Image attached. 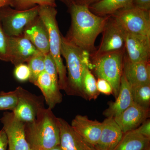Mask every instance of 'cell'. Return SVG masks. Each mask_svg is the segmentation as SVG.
I'll return each mask as SVG.
<instances>
[{"label":"cell","mask_w":150,"mask_h":150,"mask_svg":"<svg viewBox=\"0 0 150 150\" xmlns=\"http://www.w3.org/2000/svg\"><path fill=\"white\" fill-rule=\"evenodd\" d=\"M69 7L71 25L66 38L83 51L93 54L96 50V38L103 31L110 16L96 15L92 12L88 6L74 2Z\"/></svg>","instance_id":"6da1fadb"},{"label":"cell","mask_w":150,"mask_h":150,"mask_svg":"<svg viewBox=\"0 0 150 150\" xmlns=\"http://www.w3.org/2000/svg\"><path fill=\"white\" fill-rule=\"evenodd\" d=\"M51 110L42 108L34 121L25 123V138L31 150H49L60 145L58 118Z\"/></svg>","instance_id":"7a4b0ae2"},{"label":"cell","mask_w":150,"mask_h":150,"mask_svg":"<svg viewBox=\"0 0 150 150\" xmlns=\"http://www.w3.org/2000/svg\"><path fill=\"white\" fill-rule=\"evenodd\" d=\"M61 54L67 62L68 71L66 91L71 95L84 98L82 80L86 59L89 54L61 35Z\"/></svg>","instance_id":"3957f363"},{"label":"cell","mask_w":150,"mask_h":150,"mask_svg":"<svg viewBox=\"0 0 150 150\" xmlns=\"http://www.w3.org/2000/svg\"><path fill=\"white\" fill-rule=\"evenodd\" d=\"M39 6V16L46 25L49 35V53L56 64L60 90L66 91L67 86V70L62 58L61 34L56 20L57 11L54 7Z\"/></svg>","instance_id":"277c9868"},{"label":"cell","mask_w":150,"mask_h":150,"mask_svg":"<svg viewBox=\"0 0 150 150\" xmlns=\"http://www.w3.org/2000/svg\"><path fill=\"white\" fill-rule=\"evenodd\" d=\"M125 49L93 58L92 66L98 78L104 79L112 86L115 98L118 96L121 76Z\"/></svg>","instance_id":"5b68a950"},{"label":"cell","mask_w":150,"mask_h":150,"mask_svg":"<svg viewBox=\"0 0 150 150\" xmlns=\"http://www.w3.org/2000/svg\"><path fill=\"white\" fill-rule=\"evenodd\" d=\"M38 6L25 10L9 6L0 8V21L6 35L9 37L22 35L26 25L38 16Z\"/></svg>","instance_id":"8992f818"},{"label":"cell","mask_w":150,"mask_h":150,"mask_svg":"<svg viewBox=\"0 0 150 150\" xmlns=\"http://www.w3.org/2000/svg\"><path fill=\"white\" fill-rule=\"evenodd\" d=\"M111 16L126 32L150 38V11L131 6L119 10Z\"/></svg>","instance_id":"52a82bcc"},{"label":"cell","mask_w":150,"mask_h":150,"mask_svg":"<svg viewBox=\"0 0 150 150\" xmlns=\"http://www.w3.org/2000/svg\"><path fill=\"white\" fill-rule=\"evenodd\" d=\"M103 32L99 48L92 54V58L125 49L126 31L111 16Z\"/></svg>","instance_id":"ba28073f"},{"label":"cell","mask_w":150,"mask_h":150,"mask_svg":"<svg viewBox=\"0 0 150 150\" xmlns=\"http://www.w3.org/2000/svg\"><path fill=\"white\" fill-rule=\"evenodd\" d=\"M7 138L9 150H31L25 138V123L16 117L12 111L4 112L1 119Z\"/></svg>","instance_id":"9c48e42d"},{"label":"cell","mask_w":150,"mask_h":150,"mask_svg":"<svg viewBox=\"0 0 150 150\" xmlns=\"http://www.w3.org/2000/svg\"><path fill=\"white\" fill-rule=\"evenodd\" d=\"M16 90L17 102L12 112L16 117L22 122H32L36 118L39 110L44 107L43 101L40 98L21 87H18Z\"/></svg>","instance_id":"30bf717a"},{"label":"cell","mask_w":150,"mask_h":150,"mask_svg":"<svg viewBox=\"0 0 150 150\" xmlns=\"http://www.w3.org/2000/svg\"><path fill=\"white\" fill-rule=\"evenodd\" d=\"M38 51L30 41L21 35L8 36V62L15 67L27 63Z\"/></svg>","instance_id":"8fae6325"},{"label":"cell","mask_w":150,"mask_h":150,"mask_svg":"<svg viewBox=\"0 0 150 150\" xmlns=\"http://www.w3.org/2000/svg\"><path fill=\"white\" fill-rule=\"evenodd\" d=\"M150 116L149 108L140 106L134 103L114 118L123 134L137 129Z\"/></svg>","instance_id":"7c38bea8"},{"label":"cell","mask_w":150,"mask_h":150,"mask_svg":"<svg viewBox=\"0 0 150 150\" xmlns=\"http://www.w3.org/2000/svg\"><path fill=\"white\" fill-rule=\"evenodd\" d=\"M60 129V146L63 150H96L95 146L84 139L63 118H58Z\"/></svg>","instance_id":"4fadbf2b"},{"label":"cell","mask_w":150,"mask_h":150,"mask_svg":"<svg viewBox=\"0 0 150 150\" xmlns=\"http://www.w3.org/2000/svg\"><path fill=\"white\" fill-rule=\"evenodd\" d=\"M23 35L44 55L49 53L48 30L39 15L26 25Z\"/></svg>","instance_id":"5bb4252c"},{"label":"cell","mask_w":150,"mask_h":150,"mask_svg":"<svg viewBox=\"0 0 150 150\" xmlns=\"http://www.w3.org/2000/svg\"><path fill=\"white\" fill-rule=\"evenodd\" d=\"M132 62L150 61V38L126 32L125 48Z\"/></svg>","instance_id":"9a60e30c"},{"label":"cell","mask_w":150,"mask_h":150,"mask_svg":"<svg viewBox=\"0 0 150 150\" xmlns=\"http://www.w3.org/2000/svg\"><path fill=\"white\" fill-rule=\"evenodd\" d=\"M71 125L87 142L96 146L102 130V123L91 120L86 115H78L72 121Z\"/></svg>","instance_id":"2e32d148"},{"label":"cell","mask_w":150,"mask_h":150,"mask_svg":"<svg viewBox=\"0 0 150 150\" xmlns=\"http://www.w3.org/2000/svg\"><path fill=\"white\" fill-rule=\"evenodd\" d=\"M123 72L131 86L150 84V61L132 62L124 55Z\"/></svg>","instance_id":"e0dca14e"},{"label":"cell","mask_w":150,"mask_h":150,"mask_svg":"<svg viewBox=\"0 0 150 150\" xmlns=\"http://www.w3.org/2000/svg\"><path fill=\"white\" fill-rule=\"evenodd\" d=\"M134 103L131 85L123 72L118 96L115 101L109 103V107L104 110L103 115L106 118H115Z\"/></svg>","instance_id":"ac0fdd59"},{"label":"cell","mask_w":150,"mask_h":150,"mask_svg":"<svg viewBox=\"0 0 150 150\" xmlns=\"http://www.w3.org/2000/svg\"><path fill=\"white\" fill-rule=\"evenodd\" d=\"M102 123L100 137L96 147L101 150H113L121 141L123 133L112 117L106 118Z\"/></svg>","instance_id":"d6986e66"},{"label":"cell","mask_w":150,"mask_h":150,"mask_svg":"<svg viewBox=\"0 0 150 150\" xmlns=\"http://www.w3.org/2000/svg\"><path fill=\"white\" fill-rule=\"evenodd\" d=\"M33 84L40 89L48 108L52 109L62 101V95L59 85L44 71L38 77Z\"/></svg>","instance_id":"ffe728a7"},{"label":"cell","mask_w":150,"mask_h":150,"mask_svg":"<svg viewBox=\"0 0 150 150\" xmlns=\"http://www.w3.org/2000/svg\"><path fill=\"white\" fill-rule=\"evenodd\" d=\"M150 138L145 137L136 130L123 134L113 150H145L150 146Z\"/></svg>","instance_id":"44dd1931"},{"label":"cell","mask_w":150,"mask_h":150,"mask_svg":"<svg viewBox=\"0 0 150 150\" xmlns=\"http://www.w3.org/2000/svg\"><path fill=\"white\" fill-rule=\"evenodd\" d=\"M133 0H100L88 8L92 12L100 16H111L122 9L132 6Z\"/></svg>","instance_id":"7402d4cb"},{"label":"cell","mask_w":150,"mask_h":150,"mask_svg":"<svg viewBox=\"0 0 150 150\" xmlns=\"http://www.w3.org/2000/svg\"><path fill=\"white\" fill-rule=\"evenodd\" d=\"M90 64L88 56L85 63L82 87L85 98L89 100L96 99L100 94L97 88L96 80L90 70Z\"/></svg>","instance_id":"603a6c76"},{"label":"cell","mask_w":150,"mask_h":150,"mask_svg":"<svg viewBox=\"0 0 150 150\" xmlns=\"http://www.w3.org/2000/svg\"><path fill=\"white\" fill-rule=\"evenodd\" d=\"M134 103L142 107L149 108L150 84L131 86Z\"/></svg>","instance_id":"cb8c5ba5"},{"label":"cell","mask_w":150,"mask_h":150,"mask_svg":"<svg viewBox=\"0 0 150 150\" xmlns=\"http://www.w3.org/2000/svg\"><path fill=\"white\" fill-rule=\"evenodd\" d=\"M27 63L30 71L29 81L34 84L39 75L45 71L44 54L38 51L29 59Z\"/></svg>","instance_id":"d4e9b609"},{"label":"cell","mask_w":150,"mask_h":150,"mask_svg":"<svg viewBox=\"0 0 150 150\" xmlns=\"http://www.w3.org/2000/svg\"><path fill=\"white\" fill-rule=\"evenodd\" d=\"M56 0H13L10 6L19 10L28 9L36 6L48 5L56 7Z\"/></svg>","instance_id":"484cf974"},{"label":"cell","mask_w":150,"mask_h":150,"mask_svg":"<svg viewBox=\"0 0 150 150\" xmlns=\"http://www.w3.org/2000/svg\"><path fill=\"white\" fill-rule=\"evenodd\" d=\"M18 97L16 90L5 92H0V110L13 111L16 106Z\"/></svg>","instance_id":"4316f807"},{"label":"cell","mask_w":150,"mask_h":150,"mask_svg":"<svg viewBox=\"0 0 150 150\" xmlns=\"http://www.w3.org/2000/svg\"><path fill=\"white\" fill-rule=\"evenodd\" d=\"M44 65L45 71L50 76L56 84L59 85V77L56 64L49 53L44 55Z\"/></svg>","instance_id":"83f0119b"},{"label":"cell","mask_w":150,"mask_h":150,"mask_svg":"<svg viewBox=\"0 0 150 150\" xmlns=\"http://www.w3.org/2000/svg\"><path fill=\"white\" fill-rule=\"evenodd\" d=\"M14 76L18 81L21 82L29 81L30 76L29 67L25 64L17 65L14 70Z\"/></svg>","instance_id":"f1b7e54d"},{"label":"cell","mask_w":150,"mask_h":150,"mask_svg":"<svg viewBox=\"0 0 150 150\" xmlns=\"http://www.w3.org/2000/svg\"><path fill=\"white\" fill-rule=\"evenodd\" d=\"M0 60L8 62V36L3 30L0 21Z\"/></svg>","instance_id":"f546056e"},{"label":"cell","mask_w":150,"mask_h":150,"mask_svg":"<svg viewBox=\"0 0 150 150\" xmlns=\"http://www.w3.org/2000/svg\"><path fill=\"white\" fill-rule=\"evenodd\" d=\"M97 88L100 93L109 95L113 94L112 86L108 81L104 79L98 78L96 81Z\"/></svg>","instance_id":"4dcf8cb0"},{"label":"cell","mask_w":150,"mask_h":150,"mask_svg":"<svg viewBox=\"0 0 150 150\" xmlns=\"http://www.w3.org/2000/svg\"><path fill=\"white\" fill-rule=\"evenodd\" d=\"M132 6L143 10L150 11V0H133Z\"/></svg>","instance_id":"1f68e13d"},{"label":"cell","mask_w":150,"mask_h":150,"mask_svg":"<svg viewBox=\"0 0 150 150\" xmlns=\"http://www.w3.org/2000/svg\"><path fill=\"white\" fill-rule=\"evenodd\" d=\"M137 131L145 137L150 138V120L147 119L142 126L136 129Z\"/></svg>","instance_id":"d6a6232c"},{"label":"cell","mask_w":150,"mask_h":150,"mask_svg":"<svg viewBox=\"0 0 150 150\" xmlns=\"http://www.w3.org/2000/svg\"><path fill=\"white\" fill-rule=\"evenodd\" d=\"M8 146L7 138L3 129L0 130V150H7Z\"/></svg>","instance_id":"836d02e7"},{"label":"cell","mask_w":150,"mask_h":150,"mask_svg":"<svg viewBox=\"0 0 150 150\" xmlns=\"http://www.w3.org/2000/svg\"><path fill=\"white\" fill-rule=\"evenodd\" d=\"M99 1L100 0H74L73 2L89 6L94 3H96Z\"/></svg>","instance_id":"e575fe53"},{"label":"cell","mask_w":150,"mask_h":150,"mask_svg":"<svg viewBox=\"0 0 150 150\" xmlns=\"http://www.w3.org/2000/svg\"><path fill=\"white\" fill-rule=\"evenodd\" d=\"M13 0H0V8L6 6H10Z\"/></svg>","instance_id":"d590c367"},{"label":"cell","mask_w":150,"mask_h":150,"mask_svg":"<svg viewBox=\"0 0 150 150\" xmlns=\"http://www.w3.org/2000/svg\"><path fill=\"white\" fill-rule=\"evenodd\" d=\"M60 1L64 3L65 4L69 6L71 3L74 1V0H60Z\"/></svg>","instance_id":"8d00e7d4"},{"label":"cell","mask_w":150,"mask_h":150,"mask_svg":"<svg viewBox=\"0 0 150 150\" xmlns=\"http://www.w3.org/2000/svg\"><path fill=\"white\" fill-rule=\"evenodd\" d=\"M49 150H63L62 149V148L60 147V145H58V146H56L55 147L52 148Z\"/></svg>","instance_id":"74e56055"},{"label":"cell","mask_w":150,"mask_h":150,"mask_svg":"<svg viewBox=\"0 0 150 150\" xmlns=\"http://www.w3.org/2000/svg\"><path fill=\"white\" fill-rule=\"evenodd\" d=\"M145 150H150V146L149 147H148Z\"/></svg>","instance_id":"f35d334b"},{"label":"cell","mask_w":150,"mask_h":150,"mask_svg":"<svg viewBox=\"0 0 150 150\" xmlns=\"http://www.w3.org/2000/svg\"><path fill=\"white\" fill-rule=\"evenodd\" d=\"M96 147V150H100V149H98V148H97Z\"/></svg>","instance_id":"ab89813d"},{"label":"cell","mask_w":150,"mask_h":150,"mask_svg":"<svg viewBox=\"0 0 150 150\" xmlns=\"http://www.w3.org/2000/svg\"><path fill=\"white\" fill-rule=\"evenodd\" d=\"M8 150H9L8 149Z\"/></svg>","instance_id":"60d3db41"}]
</instances>
